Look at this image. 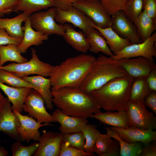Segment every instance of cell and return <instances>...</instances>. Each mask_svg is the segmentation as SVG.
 I'll return each instance as SVG.
<instances>
[{
  "mask_svg": "<svg viewBox=\"0 0 156 156\" xmlns=\"http://www.w3.org/2000/svg\"><path fill=\"white\" fill-rule=\"evenodd\" d=\"M95 57L82 53L54 66L49 76L51 91L65 87L79 88L91 68Z\"/></svg>",
  "mask_w": 156,
  "mask_h": 156,
  "instance_id": "obj_1",
  "label": "cell"
},
{
  "mask_svg": "<svg viewBox=\"0 0 156 156\" xmlns=\"http://www.w3.org/2000/svg\"><path fill=\"white\" fill-rule=\"evenodd\" d=\"M51 94L53 104L67 115L87 118L100 111L95 101L79 88L64 87Z\"/></svg>",
  "mask_w": 156,
  "mask_h": 156,
  "instance_id": "obj_2",
  "label": "cell"
},
{
  "mask_svg": "<svg viewBox=\"0 0 156 156\" xmlns=\"http://www.w3.org/2000/svg\"><path fill=\"white\" fill-rule=\"evenodd\" d=\"M133 79L129 75L116 78L93 91L89 95L105 110H125L129 101Z\"/></svg>",
  "mask_w": 156,
  "mask_h": 156,
  "instance_id": "obj_3",
  "label": "cell"
},
{
  "mask_svg": "<svg viewBox=\"0 0 156 156\" xmlns=\"http://www.w3.org/2000/svg\"><path fill=\"white\" fill-rule=\"evenodd\" d=\"M128 75L119 60L101 54L96 58L79 88L89 95L112 79Z\"/></svg>",
  "mask_w": 156,
  "mask_h": 156,
  "instance_id": "obj_4",
  "label": "cell"
},
{
  "mask_svg": "<svg viewBox=\"0 0 156 156\" xmlns=\"http://www.w3.org/2000/svg\"><path fill=\"white\" fill-rule=\"evenodd\" d=\"M31 49V57L29 61L21 63L12 62L0 66V69L9 71L21 78L31 75L49 77L54 66L41 61L36 54V51L32 48Z\"/></svg>",
  "mask_w": 156,
  "mask_h": 156,
  "instance_id": "obj_5",
  "label": "cell"
},
{
  "mask_svg": "<svg viewBox=\"0 0 156 156\" xmlns=\"http://www.w3.org/2000/svg\"><path fill=\"white\" fill-rule=\"evenodd\" d=\"M56 12L57 8L54 7L33 13L29 16L32 27L48 36L52 34L62 36L65 27L64 24H57L55 21Z\"/></svg>",
  "mask_w": 156,
  "mask_h": 156,
  "instance_id": "obj_6",
  "label": "cell"
},
{
  "mask_svg": "<svg viewBox=\"0 0 156 156\" xmlns=\"http://www.w3.org/2000/svg\"><path fill=\"white\" fill-rule=\"evenodd\" d=\"M130 126L144 130L156 129V117L150 112L143 102L129 101L125 110Z\"/></svg>",
  "mask_w": 156,
  "mask_h": 156,
  "instance_id": "obj_7",
  "label": "cell"
},
{
  "mask_svg": "<svg viewBox=\"0 0 156 156\" xmlns=\"http://www.w3.org/2000/svg\"><path fill=\"white\" fill-rule=\"evenodd\" d=\"M156 33L142 42L131 44L110 57L116 60L122 59L142 57L151 60L156 57Z\"/></svg>",
  "mask_w": 156,
  "mask_h": 156,
  "instance_id": "obj_8",
  "label": "cell"
},
{
  "mask_svg": "<svg viewBox=\"0 0 156 156\" xmlns=\"http://www.w3.org/2000/svg\"><path fill=\"white\" fill-rule=\"evenodd\" d=\"M72 5L83 12L96 26L102 28L110 26L112 17L99 0H81Z\"/></svg>",
  "mask_w": 156,
  "mask_h": 156,
  "instance_id": "obj_9",
  "label": "cell"
},
{
  "mask_svg": "<svg viewBox=\"0 0 156 156\" xmlns=\"http://www.w3.org/2000/svg\"><path fill=\"white\" fill-rule=\"evenodd\" d=\"M44 104L39 92L32 89L25 98L23 109L28 113V116L34 118L40 123L55 122L52 115L47 111Z\"/></svg>",
  "mask_w": 156,
  "mask_h": 156,
  "instance_id": "obj_10",
  "label": "cell"
},
{
  "mask_svg": "<svg viewBox=\"0 0 156 156\" xmlns=\"http://www.w3.org/2000/svg\"><path fill=\"white\" fill-rule=\"evenodd\" d=\"M55 20L61 24L70 23L75 27L81 29L86 34L94 28L93 26L94 23L92 20L82 11L73 6L66 10L57 8Z\"/></svg>",
  "mask_w": 156,
  "mask_h": 156,
  "instance_id": "obj_11",
  "label": "cell"
},
{
  "mask_svg": "<svg viewBox=\"0 0 156 156\" xmlns=\"http://www.w3.org/2000/svg\"><path fill=\"white\" fill-rule=\"evenodd\" d=\"M18 120L17 131L22 141L29 142L31 140L39 141L40 137L39 129L41 127L51 125L50 123H40L31 116L23 115L15 110H13Z\"/></svg>",
  "mask_w": 156,
  "mask_h": 156,
  "instance_id": "obj_12",
  "label": "cell"
},
{
  "mask_svg": "<svg viewBox=\"0 0 156 156\" xmlns=\"http://www.w3.org/2000/svg\"><path fill=\"white\" fill-rule=\"evenodd\" d=\"M134 23L120 11L112 16L110 27L121 37L129 40L131 44L142 42Z\"/></svg>",
  "mask_w": 156,
  "mask_h": 156,
  "instance_id": "obj_13",
  "label": "cell"
},
{
  "mask_svg": "<svg viewBox=\"0 0 156 156\" xmlns=\"http://www.w3.org/2000/svg\"><path fill=\"white\" fill-rule=\"evenodd\" d=\"M18 120L13 112L11 103L7 97L0 105V131L16 141L21 142L17 131Z\"/></svg>",
  "mask_w": 156,
  "mask_h": 156,
  "instance_id": "obj_14",
  "label": "cell"
},
{
  "mask_svg": "<svg viewBox=\"0 0 156 156\" xmlns=\"http://www.w3.org/2000/svg\"><path fill=\"white\" fill-rule=\"evenodd\" d=\"M63 134L44 130L40 135L39 145L34 156H59Z\"/></svg>",
  "mask_w": 156,
  "mask_h": 156,
  "instance_id": "obj_15",
  "label": "cell"
},
{
  "mask_svg": "<svg viewBox=\"0 0 156 156\" xmlns=\"http://www.w3.org/2000/svg\"><path fill=\"white\" fill-rule=\"evenodd\" d=\"M119 60L122 67L133 78L147 77L156 68L154 60L142 57L123 58Z\"/></svg>",
  "mask_w": 156,
  "mask_h": 156,
  "instance_id": "obj_16",
  "label": "cell"
},
{
  "mask_svg": "<svg viewBox=\"0 0 156 156\" xmlns=\"http://www.w3.org/2000/svg\"><path fill=\"white\" fill-rule=\"evenodd\" d=\"M52 116L55 122H58L60 124L59 129L63 134L82 132L88 122L87 118L67 115L57 108L53 112Z\"/></svg>",
  "mask_w": 156,
  "mask_h": 156,
  "instance_id": "obj_17",
  "label": "cell"
},
{
  "mask_svg": "<svg viewBox=\"0 0 156 156\" xmlns=\"http://www.w3.org/2000/svg\"><path fill=\"white\" fill-rule=\"evenodd\" d=\"M110 128L115 131L122 140L129 143L140 142L146 144L156 140V131L154 130H142L130 126L126 128Z\"/></svg>",
  "mask_w": 156,
  "mask_h": 156,
  "instance_id": "obj_18",
  "label": "cell"
},
{
  "mask_svg": "<svg viewBox=\"0 0 156 156\" xmlns=\"http://www.w3.org/2000/svg\"><path fill=\"white\" fill-rule=\"evenodd\" d=\"M24 22V26H22L23 37L21 42L18 46L21 53H25L31 46H38L42 44L49 38L48 36L34 29L31 26L29 16Z\"/></svg>",
  "mask_w": 156,
  "mask_h": 156,
  "instance_id": "obj_19",
  "label": "cell"
},
{
  "mask_svg": "<svg viewBox=\"0 0 156 156\" xmlns=\"http://www.w3.org/2000/svg\"><path fill=\"white\" fill-rule=\"evenodd\" d=\"M100 111L93 114L90 117L99 120L101 123L112 127L126 128L130 127L129 118L125 110L112 112Z\"/></svg>",
  "mask_w": 156,
  "mask_h": 156,
  "instance_id": "obj_20",
  "label": "cell"
},
{
  "mask_svg": "<svg viewBox=\"0 0 156 156\" xmlns=\"http://www.w3.org/2000/svg\"><path fill=\"white\" fill-rule=\"evenodd\" d=\"M64 25L65 31L62 36L65 41L77 51L86 53L89 47L86 34L83 31L75 30L69 24L66 23Z\"/></svg>",
  "mask_w": 156,
  "mask_h": 156,
  "instance_id": "obj_21",
  "label": "cell"
},
{
  "mask_svg": "<svg viewBox=\"0 0 156 156\" xmlns=\"http://www.w3.org/2000/svg\"><path fill=\"white\" fill-rule=\"evenodd\" d=\"M0 88L7 96L12 104L13 110L21 113L25 98L32 88L28 87L15 88L0 82Z\"/></svg>",
  "mask_w": 156,
  "mask_h": 156,
  "instance_id": "obj_22",
  "label": "cell"
},
{
  "mask_svg": "<svg viewBox=\"0 0 156 156\" xmlns=\"http://www.w3.org/2000/svg\"><path fill=\"white\" fill-rule=\"evenodd\" d=\"M24 80L35 86L43 98L46 108L52 110L53 107L51 94V83L50 79L37 75L23 77Z\"/></svg>",
  "mask_w": 156,
  "mask_h": 156,
  "instance_id": "obj_23",
  "label": "cell"
},
{
  "mask_svg": "<svg viewBox=\"0 0 156 156\" xmlns=\"http://www.w3.org/2000/svg\"><path fill=\"white\" fill-rule=\"evenodd\" d=\"M93 27L98 30L105 39L110 50L114 54L122 50L131 44L127 39L123 38L118 35L110 27L102 28L93 24Z\"/></svg>",
  "mask_w": 156,
  "mask_h": 156,
  "instance_id": "obj_24",
  "label": "cell"
},
{
  "mask_svg": "<svg viewBox=\"0 0 156 156\" xmlns=\"http://www.w3.org/2000/svg\"><path fill=\"white\" fill-rule=\"evenodd\" d=\"M89 50L94 53L102 52L111 57L114 53L110 50L106 41L100 32L94 28L89 31L86 34Z\"/></svg>",
  "mask_w": 156,
  "mask_h": 156,
  "instance_id": "obj_25",
  "label": "cell"
},
{
  "mask_svg": "<svg viewBox=\"0 0 156 156\" xmlns=\"http://www.w3.org/2000/svg\"><path fill=\"white\" fill-rule=\"evenodd\" d=\"M29 16L23 12L12 18L0 17V28H3L10 36L14 38H23V32L21 25Z\"/></svg>",
  "mask_w": 156,
  "mask_h": 156,
  "instance_id": "obj_26",
  "label": "cell"
},
{
  "mask_svg": "<svg viewBox=\"0 0 156 156\" xmlns=\"http://www.w3.org/2000/svg\"><path fill=\"white\" fill-rule=\"evenodd\" d=\"M106 134L111 138L118 142L120 147L121 156H139L141 152L143 143L140 142L128 143L122 140L114 131L110 127H106Z\"/></svg>",
  "mask_w": 156,
  "mask_h": 156,
  "instance_id": "obj_27",
  "label": "cell"
},
{
  "mask_svg": "<svg viewBox=\"0 0 156 156\" xmlns=\"http://www.w3.org/2000/svg\"><path fill=\"white\" fill-rule=\"evenodd\" d=\"M134 24L143 42L151 37L156 29V20L150 18L144 9Z\"/></svg>",
  "mask_w": 156,
  "mask_h": 156,
  "instance_id": "obj_28",
  "label": "cell"
},
{
  "mask_svg": "<svg viewBox=\"0 0 156 156\" xmlns=\"http://www.w3.org/2000/svg\"><path fill=\"white\" fill-rule=\"evenodd\" d=\"M15 12L21 11L29 16L33 13L54 7L52 0H18Z\"/></svg>",
  "mask_w": 156,
  "mask_h": 156,
  "instance_id": "obj_29",
  "label": "cell"
},
{
  "mask_svg": "<svg viewBox=\"0 0 156 156\" xmlns=\"http://www.w3.org/2000/svg\"><path fill=\"white\" fill-rule=\"evenodd\" d=\"M151 91L146 77L133 78L130 88L129 101L143 102L145 97Z\"/></svg>",
  "mask_w": 156,
  "mask_h": 156,
  "instance_id": "obj_30",
  "label": "cell"
},
{
  "mask_svg": "<svg viewBox=\"0 0 156 156\" xmlns=\"http://www.w3.org/2000/svg\"><path fill=\"white\" fill-rule=\"evenodd\" d=\"M27 61V58L21 55L17 45L9 44L0 46V66L9 61L21 63Z\"/></svg>",
  "mask_w": 156,
  "mask_h": 156,
  "instance_id": "obj_31",
  "label": "cell"
},
{
  "mask_svg": "<svg viewBox=\"0 0 156 156\" xmlns=\"http://www.w3.org/2000/svg\"><path fill=\"white\" fill-rule=\"evenodd\" d=\"M0 82L15 88L28 87L37 91V88L34 85L17 76L11 72L0 69Z\"/></svg>",
  "mask_w": 156,
  "mask_h": 156,
  "instance_id": "obj_32",
  "label": "cell"
},
{
  "mask_svg": "<svg viewBox=\"0 0 156 156\" xmlns=\"http://www.w3.org/2000/svg\"><path fill=\"white\" fill-rule=\"evenodd\" d=\"M144 0H127L122 11L132 22L136 21L142 12Z\"/></svg>",
  "mask_w": 156,
  "mask_h": 156,
  "instance_id": "obj_33",
  "label": "cell"
},
{
  "mask_svg": "<svg viewBox=\"0 0 156 156\" xmlns=\"http://www.w3.org/2000/svg\"><path fill=\"white\" fill-rule=\"evenodd\" d=\"M85 139V151L89 153H94L95 143L100 132L93 124H87L82 131Z\"/></svg>",
  "mask_w": 156,
  "mask_h": 156,
  "instance_id": "obj_34",
  "label": "cell"
},
{
  "mask_svg": "<svg viewBox=\"0 0 156 156\" xmlns=\"http://www.w3.org/2000/svg\"><path fill=\"white\" fill-rule=\"evenodd\" d=\"M62 142L68 146L85 151V139L82 131L63 134Z\"/></svg>",
  "mask_w": 156,
  "mask_h": 156,
  "instance_id": "obj_35",
  "label": "cell"
},
{
  "mask_svg": "<svg viewBox=\"0 0 156 156\" xmlns=\"http://www.w3.org/2000/svg\"><path fill=\"white\" fill-rule=\"evenodd\" d=\"M21 142L17 141L12 145L11 150L12 156H33L39 145L38 142H35L27 146L23 145Z\"/></svg>",
  "mask_w": 156,
  "mask_h": 156,
  "instance_id": "obj_36",
  "label": "cell"
},
{
  "mask_svg": "<svg viewBox=\"0 0 156 156\" xmlns=\"http://www.w3.org/2000/svg\"><path fill=\"white\" fill-rule=\"evenodd\" d=\"M111 138L106 134L100 133L96 140L93 153H95L99 156H104L112 143L113 140Z\"/></svg>",
  "mask_w": 156,
  "mask_h": 156,
  "instance_id": "obj_37",
  "label": "cell"
},
{
  "mask_svg": "<svg viewBox=\"0 0 156 156\" xmlns=\"http://www.w3.org/2000/svg\"><path fill=\"white\" fill-rule=\"evenodd\" d=\"M110 16L122 11L127 0H99Z\"/></svg>",
  "mask_w": 156,
  "mask_h": 156,
  "instance_id": "obj_38",
  "label": "cell"
},
{
  "mask_svg": "<svg viewBox=\"0 0 156 156\" xmlns=\"http://www.w3.org/2000/svg\"><path fill=\"white\" fill-rule=\"evenodd\" d=\"M94 155L93 153H88L84 151L68 146L62 142L59 156H90Z\"/></svg>",
  "mask_w": 156,
  "mask_h": 156,
  "instance_id": "obj_39",
  "label": "cell"
},
{
  "mask_svg": "<svg viewBox=\"0 0 156 156\" xmlns=\"http://www.w3.org/2000/svg\"><path fill=\"white\" fill-rule=\"evenodd\" d=\"M23 38H14L9 36L3 28H0V46L14 44L18 46Z\"/></svg>",
  "mask_w": 156,
  "mask_h": 156,
  "instance_id": "obj_40",
  "label": "cell"
},
{
  "mask_svg": "<svg viewBox=\"0 0 156 156\" xmlns=\"http://www.w3.org/2000/svg\"><path fill=\"white\" fill-rule=\"evenodd\" d=\"M18 0H0V13L8 14L15 11Z\"/></svg>",
  "mask_w": 156,
  "mask_h": 156,
  "instance_id": "obj_41",
  "label": "cell"
},
{
  "mask_svg": "<svg viewBox=\"0 0 156 156\" xmlns=\"http://www.w3.org/2000/svg\"><path fill=\"white\" fill-rule=\"evenodd\" d=\"M143 103L156 114V91H151L145 97Z\"/></svg>",
  "mask_w": 156,
  "mask_h": 156,
  "instance_id": "obj_42",
  "label": "cell"
},
{
  "mask_svg": "<svg viewBox=\"0 0 156 156\" xmlns=\"http://www.w3.org/2000/svg\"><path fill=\"white\" fill-rule=\"evenodd\" d=\"M156 141L153 140L143 144L142 150L139 156H156Z\"/></svg>",
  "mask_w": 156,
  "mask_h": 156,
  "instance_id": "obj_43",
  "label": "cell"
},
{
  "mask_svg": "<svg viewBox=\"0 0 156 156\" xmlns=\"http://www.w3.org/2000/svg\"><path fill=\"white\" fill-rule=\"evenodd\" d=\"M143 8L150 18L156 20V0H145Z\"/></svg>",
  "mask_w": 156,
  "mask_h": 156,
  "instance_id": "obj_44",
  "label": "cell"
},
{
  "mask_svg": "<svg viewBox=\"0 0 156 156\" xmlns=\"http://www.w3.org/2000/svg\"><path fill=\"white\" fill-rule=\"evenodd\" d=\"M81 0H52L54 7L62 10H66L71 8L74 2Z\"/></svg>",
  "mask_w": 156,
  "mask_h": 156,
  "instance_id": "obj_45",
  "label": "cell"
},
{
  "mask_svg": "<svg viewBox=\"0 0 156 156\" xmlns=\"http://www.w3.org/2000/svg\"><path fill=\"white\" fill-rule=\"evenodd\" d=\"M107 152L104 156H119L120 154V147L118 142L114 139Z\"/></svg>",
  "mask_w": 156,
  "mask_h": 156,
  "instance_id": "obj_46",
  "label": "cell"
},
{
  "mask_svg": "<svg viewBox=\"0 0 156 156\" xmlns=\"http://www.w3.org/2000/svg\"><path fill=\"white\" fill-rule=\"evenodd\" d=\"M147 81L151 91H156V68L153 69L146 77Z\"/></svg>",
  "mask_w": 156,
  "mask_h": 156,
  "instance_id": "obj_47",
  "label": "cell"
},
{
  "mask_svg": "<svg viewBox=\"0 0 156 156\" xmlns=\"http://www.w3.org/2000/svg\"><path fill=\"white\" fill-rule=\"evenodd\" d=\"M8 151L3 146L0 147V156H7L8 155Z\"/></svg>",
  "mask_w": 156,
  "mask_h": 156,
  "instance_id": "obj_48",
  "label": "cell"
},
{
  "mask_svg": "<svg viewBox=\"0 0 156 156\" xmlns=\"http://www.w3.org/2000/svg\"><path fill=\"white\" fill-rule=\"evenodd\" d=\"M5 97L3 96L0 91V105L5 99Z\"/></svg>",
  "mask_w": 156,
  "mask_h": 156,
  "instance_id": "obj_49",
  "label": "cell"
},
{
  "mask_svg": "<svg viewBox=\"0 0 156 156\" xmlns=\"http://www.w3.org/2000/svg\"><path fill=\"white\" fill-rule=\"evenodd\" d=\"M5 15V14L3 13H0V17H2L3 16Z\"/></svg>",
  "mask_w": 156,
  "mask_h": 156,
  "instance_id": "obj_50",
  "label": "cell"
},
{
  "mask_svg": "<svg viewBox=\"0 0 156 156\" xmlns=\"http://www.w3.org/2000/svg\"></svg>",
  "mask_w": 156,
  "mask_h": 156,
  "instance_id": "obj_51",
  "label": "cell"
}]
</instances>
